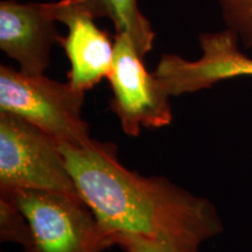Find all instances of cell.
Wrapping results in <instances>:
<instances>
[{"label": "cell", "mask_w": 252, "mask_h": 252, "mask_svg": "<svg viewBox=\"0 0 252 252\" xmlns=\"http://www.w3.org/2000/svg\"><path fill=\"white\" fill-rule=\"evenodd\" d=\"M78 194L113 237L166 239L198 252L223 231L216 208L163 176H143L118 160L117 147L94 140L86 147L60 144Z\"/></svg>", "instance_id": "6da1fadb"}, {"label": "cell", "mask_w": 252, "mask_h": 252, "mask_svg": "<svg viewBox=\"0 0 252 252\" xmlns=\"http://www.w3.org/2000/svg\"><path fill=\"white\" fill-rule=\"evenodd\" d=\"M86 93L43 75H30L2 64L0 67V112L33 124L59 144L76 147L94 141L84 121Z\"/></svg>", "instance_id": "7a4b0ae2"}, {"label": "cell", "mask_w": 252, "mask_h": 252, "mask_svg": "<svg viewBox=\"0 0 252 252\" xmlns=\"http://www.w3.org/2000/svg\"><path fill=\"white\" fill-rule=\"evenodd\" d=\"M18 190L81 197L58 141L31 123L0 112V195Z\"/></svg>", "instance_id": "3957f363"}, {"label": "cell", "mask_w": 252, "mask_h": 252, "mask_svg": "<svg viewBox=\"0 0 252 252\" xmlns=\"http://www.w3.org/2000/svg\"><path fill=\"white\" fill-rule=\"evenodd\" d=\"M12 200L30 223L32 244L24 252H103L112 236L81 197L45 190L0 195Z\"/></svg>", "instance_id": "277c9868"}, {"label": "cell", "mask_w": 252, "mask_h": 252, "mask_svg": "<svg viewBox=\"0 0 252 252\" xmlns=\"http://www.w3.org/2000/svg\"><path fill=\"white\" fill-rule=\"evenodd\" d=\"M125 34L116 33L115 56L108 80L112 90L110 109L126 135L137 137L141 127L159 128L172 123V97Z\"/></svg>", "instance_id": "5b68a950"}, {"label": "cell", "mask_w": 252, "mask_h": 252, "mask_svg": "<svg viewBox=\"0 0 252 252\" xmlns=\"http://www.w3.org/2000/svg\"><path fill=\"white\" fill-rule=\"evenodd\" d=\"M201 56L194 61L176 54H165L154 70L171 96L208 89L236 77H252V58L238 47L232 31L203 33L198 37Z\"/></svg>", "instance_id": "8992f818"}, {"label": "cell", "mask_w": 252, "mask_h": 252, "mask_svg": "<svg viewBox=\"0 0 252 252\" xmlns=\"http://www.w3.org/2000/svg\"><path fill=\"white\" fill-rule=\"evenodd\" d=\"M52 2H0V49L14 60L21 71L43 75L53 47L62 36L55 26Z\"/></svg>", "instance_id": "52a82bcc"}, {"label": "cell", "mask_w": 252, "mask_h": 252, "mask_svg": "<svg viewBox=\"0 0 252 252\" xmlns=\"http://www.w3.org/2000/svg\"><path fill=\"white\" fill-rule=\"evenodd\" d=\"M55 20L64 24L68 33L60 45L64 49L69 64L68 83L87 93L108 78L115 56V41L94 24L93 15L84 11L76 0L52 2Z\"/></svg>", "instance_id": "ba28073f"}, {"label": "cell", "mask_w": 252, "mask_h": 252, "mask_svg": "<svg viewBox=\"0 0 252 252\" xmlns=\"http://www.w3.org/2000/svg\"><path fill=\"white\" fill-rule=\"evenodd\" d=\"M77 4L94 19L108 18L116 33L127 35L139 54L145 58L156 40L152 26L140 12L138 0H76Z\"/></svg>", "instance_id": "9c48e42d"}, {"label": "cell", "mask_w": 252, "mask_h": 252, "mask_svg": "<svg viewBox=\"0 0 252 252\" xmlns=\"http://www.w3.org/2000/svg\"><path fill=\"white\" fill-rule=\"evenodd\" d=\"M0 241L12 242L30 249L32 231L26 216L6 196H0Z\"/></svg>", "instance_id": "30bf717a"}, {"label": "cell", "mask_w": 252, "mask_h": 252, "mask_svg": "<svg viewBox=\"0 0 252 252\" xmlns=\"http://www.w3.org/2000/svg\"><path fill=\"white\" fill-rule=\"evenodd\" d=\"M226 28L237 35L247 48H252V0H216Z\"/></svg>", "instance_id": "8fae6325"}, {"label": "cell", "mask_w": 252, "mask_h": 252, "mask_svg": "<svg viewBox=\"0 0 252 252\" xmlns=\"http://www.w3.org/2000/svg\"><path fill=\"white\" fill-rule=\"evenodd\" d=\"M113 245H118L125 252H191L166 239L141 237V236L133 235L115 236Z\"/></svg>", "instance_id": "7c38bea8"}]
</instances>
